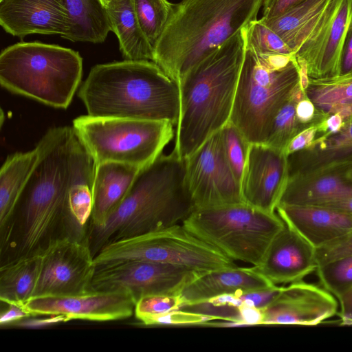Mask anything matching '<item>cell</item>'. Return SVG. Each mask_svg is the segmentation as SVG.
<instances>
[{"instance_id":"cell-1","label":"cell","mask_w":352,"mask_h":352,"mask_svg":"<svg viewBox=\"0 0 352 352\" xmlns=\"http://www.w3.org/2000/svg\"><path fill=\"white\" fill-rule=\"evenodd\" d=\"M39 142L38 161L0 234L1 264L41 254L63 238H87V228L71 212L69 195L82 169L94 159L72 126L50 128Z\"/></svg>"},{"instance_id":"cell-2","label":"cell","mask_w":352,"mask_h":352,"mask_svg":"<svg viewBox=\"0 0 352 352\" xmlns=\"http://www.w3.org/2000/svg\"><path fill=\"white\" fill-rule=\"evenodd\" d=\"M195 209L185 180V160L173 151L142 168L126 197L100 228H87L94 257L119 240L181 223Z\"/></svg>"},{"instance_id":"cell-3","label":"cell","mask_w":352,"mask_h":352,"mask_svg":"<svg viewBox=\"0 0 352 352\" xmlns=\"http://www.w3.org/2000/svg\"><path fill=\"white\" fill-rule=\"evenodd\" d=\"M246 47L243 29L179 81L180 109L173 151L185 160L229 121Z\"/></svg>"},{"instance_id":"cell-4","label":"cell","mask_w":352,"mask_h":352,"mask_svg":"<svg viewBox=\"0 0 352 352\" xmlns=\"http://www.w3.org/2000/svg\"><path fill=\"white\" fill-rule=\"evenodd\" d=\"M78 95L91 116L169 121L177 125L179 116V85L152 60L96 65Z\"/></svg>"},{"instance_id":"cell-5","label":"cell","mask_w":352,"mask_h":352,"mask_svg":"<svg viewBox=\"0 0 352 352\" xmlns=\"http://www.w3.org/2000/svg\"><path fill=\"white\" fill-rule=\"evenodd\" d=\"M264 0H182L153 49V60L178 85L205 57L256 19Z\"/></svg>"},{"instance_id":"cell-6","label":"cell","mask_w":352,"mask_h":352,"mask_svg":"<svg viewBox=\"0 0 352 352\" xmlns=\"http://www.w3.org/2000/svg\"><path fill=\"white\" fill-rule=\"evenodd\" d=\"M299 83L294 55L260 54L246 45L230 122L250 144H265L275 117Z\"/></svg>"},{"instance_id":"cell-7","label":"cell","mask_w":352,"mask_h":352,"mask_svg":"<svg viewBox=\"0 0 352 352\" xmlns=\"http://www.w3.org/2000/svg\"><path fill=\"white\" fill-rule=\"evenodd\" d=\"M82 75L79 53L57 45L20 42L0 54L1 87L54 108L69 107Z\"/></svg>"},{"instance_id":"cell-8","label":"cell","mask_w":352,"mask_h":352,"mask_svg":"<svg viewBox=\"0 0 352 352\" xmlns=\"http://www.w3.org/2000/svg\"><path fill=\"white\" fill-rule=\"evenodd\" d=\"M191 233L234 261L257 265L285 226L275 212L244 202L195 209L182 223Z\"/></svg>"},{"instance_id":"cell-9","label":"cell","mask_w":352,"mask_h":352,"mask_svg":"<svg viewBox=\"0 0 352 352\" xmlns=\"http://www.w3.org/2000/svg\"><path fill=\"white\" fill-rule=\"evenodd\" d=\"M169 121L122 118H76L73 128L96 165L116 162L142 168L155 161L174 136Z\"/></svg>"},{"instance_id":"cell-10","label":"cell","mask_w":352,"mask_h":352,"mask_svg":"<svg viewBox=\"0 0 352 352\" xmlns=\"http://www.w3.org/2000/svg\"><path fill=\"white\" fill-rule=\"evenodd\" d=\"M131 261L175 265L199 272L237 266L182 223L109 243L94 257L96 268Z\"/></svg>"},{"instance_id":"cell-11","label":"cell","mask_w":352,"mask_h":352,"mask_svg":"<svg viewBox=\"0 0 352 352\" xmlns=\"http://www.w3.org/2000/svg\"><path fill=\"white\" fill-rule=\"evenodd\" d=\"M352 25V0H329L297 35L290 48L309 78L340 75V59Z\"/></svg>"},{"instance_id":"cell-12","label":"cell","mask_w":352,"mask_h":352,"mask_svg":"<svg viewBox=\"0 0 352 352\" xmlns=\"http://www.w3.org/2000/svg\"><path fill=\"white\" fill-rule=\"evenodd\" d=\"M185 180L195 209L243 202L241 184L226 157L220 130L185 159Z\"/></svg>"},{"instance_id":"cell-13","label":"cell","mask_w":352,"mask_h":352,"mask_svg":"<svg viewBox=\"0 0 352 352\" xmlns=\"http://www.w3.org/2000/svg\"><path fill=\"white\" fill-rule=\"evenodd\" d=\"M41 255L40 273L32 298L74 296L93 291L96 267L87 237L57 240Z\"/></svg>"},{"instance_id":"cell-14","label":"cell","mask_w":352,"mask_h":352,"mask_svg":"<svg viewBox=\"0 0 352 352\" xmlns=\"http://www.w3.org/2000/svg\"><path fill=\"white\" fill-rule=\"evenodd\" d=\"M199 273L189 268L156 262L131 261L96 268L93 291L124 290L135 303L152 294H179Z\"/></svg>"},{"instance_id":"cell-15","label":"cell","mask_w":352,"mask_h":352,"mask_svg":"<svg viewBox=\"0 0 352 352\" xmlns=\"http://www.w3.org/2000/svg\"><path fill=\"white\" fill-rule=\"evenodd\" d=\"M135 302L124 290L91 291L67 296H41L29 300L22 307L31 316H61L67 320L106 322L129 318Z\"/></svg>"},{"instance_id":"cell-16","label":"cell","mask_w":352,"mask_h":352,"mask_svg":"<svg viewBox=\"0 0 352 352\" xmlns=\"http://www.w3.org/2000/svg\"><path fill=\"white\" fill-rule=\"evenodd\" d=\"M289 178L287 156L266 144H251L241 181L244 203L274 213Z\"/></svg>"},{"instance_id":"cell-17","label":"cell","mask_w":352,"mask_h":352,"mask_svg":"<svg viewBox=\"0 0 352 352\" xmlns=\"http://www.w3.org/2000/svg\"><path fill=\"white\" fill-rule=\"evenodd\" d=\"M338 303L325 289L302 280L290 283L263 308L262 324L317 325L338 313Z\"/></svg>"},{"instance_id":"cell-18","label":"cell","mask_w":352,"mask_h":352,"mask_svg":"<svg viewBox=\"0 0 352 352\" xmlns=\"http://www.w3.org/2000/svg\"><path fill=\"white\" fill-rule=\"evenodd\" d=\"M252 268L274 285L301 281L316 270V248L285 225Z\"/></svg>"},{"instance_id":"cell-19","label":"cell","mask_w":352,"mask_h":352,"mask_svg":"<svg viewBox=\"0 0 352 352\" xmlns=\"http://www.w3.org/2000/svg\"><path fill=\"white\" fill-rule=\"evenodd\" d=\"M0 24L8 33L23 38L29 34H60L70 29L68 12L62 0H1Z\"/></svg>"},{"instance_id":"cell-20","label":"cell","mask_w":352,"mask_h":352,"mask_svg":"<svg viewBox=\"0 0 352 352\" xmlns=\"http://www.w3.org/2000/svg\"><path fill=\"white\" fill-rule=\"evenodd\" d=\"M276 210L285 225L316 249L352 232V216L330 208L278 205Z\"/></svg>"},{"instance_id":"cell-21","label":"cell","mask_w":352,"mask_h":352,"mask_svg":"<svg viewBox=\"0 0 352 352\" xmlns=\"http://www.w3.org/2000/svg\"><path fill=\"white\" fill-rule=\"evenodd\" d=\"M272 283L252 267H234L199 273L181 291L184 306L203 303L228 294L270 287Z\"/></svg>"},{"instance_id":"cell-22","label":"cell","mask_w":352,"mask_h":352,"mask_svg":"<svg viewBox=\"0 0 352 352\" xmlns=\"http://www.w3.org/2000/svg\"><path fill=\"white\" fill-rule=\"evenodd\" d=\"M350 168L344 166L316 173L289 176L278 205L320 206L352 197V181L346 176Z\"/></svg>"},{"instance_id":"cell-23","label":"cell","mask_w":352,"mask_h":352,"mask_svg":"<svg viewBox=\"0 0 352 352\" xmlns=\"http://www.w3.org/2000/svg\"><path fill=\"white\" fill-rule=\"evenodd\" d=\"M141 168L116 163L96 165L93 188V206L87 228L102 227L121 204Z\"/></svg>"},{"instance_id":"cell-24","label":"cell","mask_w":352,"mask_h":352,"mask_svg":"<svg viewBox=\"0 0 352 352\" xmlns=\"http://www.w3.org/2000/svg\"><path fill=\"white\" fill-rule=\"evenodd\" d=\"M41 153L40 142L31 151L8 155L0 170V234L7 229L15 206Z\"/></svg>"},{"instance_id":"cell-25","label":"cell","mask_w":352,"mask_h":352,"mask_svg":"<svg viewBox=\"0 0 352 352\" xmlns=\"http://www.w3.org/2000/svg\"><path fill=\"white\" fill-rule=\"evenodd\" d=\"M104 8L123 58L153 61V48L140 27L131 0H113Z\"/></svg>"},{"instance_id":"cell-26","label":"cell","mask_w":352,"mask_h":352,"mask_svg":"<svg viewBox=\"0 0 352 352\" xmlns=\"http://www.w3.org/2000/svg\"><path fill=\"white\" fill-rule=\"evenodd\" d=\"M41 255L23 257L1 264L0 300L23 307L34 294Z\"/></svg>"},{"instance_id":"cell-27","label":"cell","mask_w":352,"mask_h":352,"mask_svg":"<svg viewBox=\"0 0 352 352\" xmlns=\"http://www.w3.org/2000/svg\"><path fill=\"white\" fill-rule=\"evenodd\" d=\"M69 14L70 29L65 39L73 42L102 43L111 31L99 0H62Z\"/></svg>"},{"instance_id":"cell-28","label":"cell","mask_w":352,"mask_h":352,"mask_svg":"<svg viewBox=\"0 0 352 352\" xmlns=\"http://www.w3.org/2000/svg\"><path fill=\"white\" fill-rule=\"evenodd\" d=\"M289 176L352 167V141L327 149L306 148L287 156Z\"/></svg>"},{"instance_id":"cell-29","label":"cell","mask_w":352,"mask_h":352,"mask_svg":"<svg viewBox=\"0 0 352 352\" xmlns=\"http://www.w3.org/2000/svg\"><path fill=\"white\" fill-rule=\"evenodd\" d=\"M329 0H302L283 15L271 19L261 18L290 47L305 26L327 6Z\"/></svg>"},{"instance_id":"cell-30","label":"cell","mask_w":352,"mask_h":352,"mask_svg":"<svg viewBox=\"0 0 352 352\" xmlns=\"http://www.w3.org/2000/svg\"><path fill=\"white\" fill-rule=\"evenodd\" d=\"M305 92L319 110L328 114L334 106L352 97V74L309 78Z\"/></svg>"},{"instance_id":"cell-31","label":"cell","mask_w":352,"mask_h":352,"mask_svg":"<svg viewBox=\"0 0 352 352\" xmlns=\"http://www.w3.org/2000/svg\"><path fill=\"white\" fill-rule=\"evenodd\" d=\"M300 83L275 117L270 134L265 144L284 151L289 142L305 129L296 116V102L306 96Z\"/></svg>"},{"instance_id":"cell-32","label":"cell","mask_w":352,"mask_h":352,"mask_svg":"<svg viewBox=\"0 0 352 352\" xmlns=\"http://www.w3.org/2000/svg\"><path fill=\"white\" fill-rule=\"evenodd\" d=\"M140 27L154 47L173 12L174 4L168 0H131Z\"/></svg>"},{"instance_id":"cell-33","label":"cell","mask_w":352,"mask_h":352,"mask_svg":"<svg viewBox=\"0 0 352 352\" xmlns=\"http://www.w3.org/2000/svg\"><path fill=\"white\" fill-rule=\"evenodd\" d=\"M316 272L323 287L337 298L352 288V255L319 265Z\"/></svg>"},{"instance_id":"cell-34","label":"cell","mask_w":352,"mask_h":352,"mask_svg":"<svg viewBox=\"0 0 352 352\" xmlns=\"http://www.w3.org/2000/svg\"><path fill=\"white\" fill-rule=\"evenodd\" d=\"M243 30L246 45L258 53L294 55L287 43L262 19L251 21Z\"/></svg>"},{"instance_id":"cell-35","label":"cell","mask_w":352,"mask_h":352,"mask_svg":"<svg viewBox=\"0 0 352 352\" xmlns=\"http://www.w3.org/2000/svg\"><path fill=\"white\" fill-rule=\"evenodd\" d=\"M220 133L228 164L241 184L251 144L230 121L220 129Z\"/></svg>"},{"instance_id":"cell-36","label":"cell","mask_w":352,"mask_h":352,"mask_svg":"<svg viewBox=\"0 0 352 352\" xmlns=\"http://www.w3.org/2000/svg\"><path fill=\"white\" fill-rule=\"evenodd\" d=\"M184 306L180 294H152L140 298L135 303V318L146 325L161 316Z\"/></svg>"},{"instance_id":"cell-37","label":"cell","mask_w":352,"mask_h":352,"mask_svg":"<svg viewBox=\"0 0 352 352\" xmlns=\"http://www.w3.org/2000/svg\"><path fill=\"white\" fill-rule=\"evenodd\" d=\"M349 255H352V232L316 249V261L318 266Z\"/></svg>"},{"instance_id":"cell-38","label":"cell","mask_w":352,"mask_h":352,"mask_svg":"<svg viewBox=\"0 0 352 352\" xmlns=\"http://www.w3.org/2000/svg\"><path fill=\"white\" fill-rule=\"evenodd\" d=\"M327 115L319 110L307 96L296 102V116L298 122L305 129L311 126H318Z\"/></svg>"},{"instance_id":"cell-39","label":"cell","mask_w":352,"mask_h":352,"mask_svg":"<svg viewBox=\"0 0 352 352\" xmlns=\"http://www.w3.org/2000/svg\"><path fill=\"white\" fill-rule=\"evenodd\" d=\"M352 141V117L346 120L337 133L315 139L309 148L322 150L333 148Z\"/></svg>"},{"instance_id":"cell-40","label":"cell","mask_w":352,"mask_h":352,"mask_svg":"<svg viewBox=\"0 0 352 352\" xmlns=\"http://www.w3.org/2000/svg\"><path fill=\"white\" fill-rule=\"evenodd\" d=\"M318 135L316 126L307 128L296 135L288 144L284 153L287 156L309 148Z\"/></svg>"},{"instance_id":"cell-41","label":"cell","mask_w":352,"mask_h":352,"mask_svg":"<svg viewBox=\"0 0 352 352\" xmlns=\"http://www.w3.org/2000/svg\"><path fill=\"white\" fill-rule=\"evenodd\" d=\"M302 0H264L263 19L268 20L278 17Z\"/></svg>"},{"instance_id":"cell-42","label":"cell","mask_w":352,"mask_h":352,"mask_svg":"<svg viewBox=\"0 0 352 352\" xmlns=\"http://www.w3.org/2000/svg\"><path fill=\"white\" fill-rule=\"evenodd\" d=\"M352 74V25L348 30L340 59V75Z\"/></svg>"},{"instance_id":"cell-43","label":"cell","mask_w":352,"mask_h":352,"mask_svg":"<svg viewBox=\"0 0 352 352\" xmlns=\"http://www.w3.org/2000/svg\"><path fill=\"white\" fill-rule=\"evenodd\" d=\"M338 300L340 302L339 316L341 325L352 326V288L341 295Z\"/></svg>"},{"instance_id":"cell-44","label":"cell","mask_w":352,"mask_h":352,"mask_svg":"<svg viewBox=\"0 0 352 352\" xmlns=\"http://www.w3.org/2000/svg\"><path fill=\"white\" fill-rule=\"evenodd\" d=\"M6 305H8V308L1 314L0 323L1 325L31 316L22 307L14 304Z\"/></svg>"},{"instance_id":"cell-45","label":"cell","mask_w":352,"mask_h":352,"mask_svg":"<svg viewBox=\"0 0 352 352\" xmlns=\"http://www.w3.org/2000/svg\"><path fill=\"white\" fill-rule=\"evenodd\" d=\"M352 216V197L327 203L322 206Z\"/></svg>"},{"instance_id":"cell-46","label":"cell","mask_w":352,"mask_h":352,"mask_svg":"<svg viewBox=\"0 0 352 352\" xmlns=\"http://www.w3.org/2000/svg\"><path fill=\"white\" fill-rule=\"evenodd\" d=\"M339 113L344 122L352 117V97L334 106L328 114Z\"/></svg>"},{"instance_id":"cell-47","label":"cell","mask_w":352,"mask_h":352,"mask_svg":"<svg viewBox=\"0 0 352 352\" xmlns=\"http://www.w3.org/2000/svg\"><path fill=\"white\" fill-rule=\"evenodd\" d=\"M101 4L105 8L113 0H99Z\"/></svg>"},{"instance_id":"cell-48","label":"cell","mask_w":352,"mask_h":352,"mask_svg":"<svg viewBox=\"0 0 352 352\" xmlns=\"http://www.w3.org/2000/svg\"><path fill=\"white\" fill-rule=\"evenodd\" d=\"M346 176L348 179L352 181V167L347 170Z\"/></svg>"},{"instance_id":"cell-49","label":"cell","mask_w":352,"mask_h":352,"mask_svg":"<svg viewBox=\"0 0 352 352\" xmlns=\"http://www.w3.org/2000/svg\"><path fill=\"white\" fill-rule=\"evenodd\" d=\"M0 1H1V0H0Z\"/></svg>"}]
</instances>
